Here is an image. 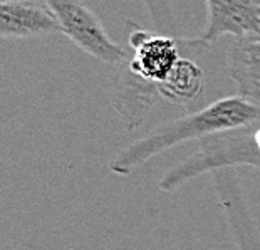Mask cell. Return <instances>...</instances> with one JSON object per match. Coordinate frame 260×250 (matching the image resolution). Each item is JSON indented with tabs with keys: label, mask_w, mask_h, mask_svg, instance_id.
Returning <instances> with one entry per match:
<instances>
[{
	"label": "cell",
	"mask_w": 260,
	"mask_h": 250,
	"mask_svg": "<svg viewBox=\"0 0 260 250\" xmlns=\"http://www.w3.org/2000/svg\"><path fill=\"white\" fill-rule=\"evenodd\" d=\"M255 123H260L258 104L247 101L242 96L222 98L195 113L154 128L146 136L121 149L109 163V168L116 175H129L148 160L178 146L180 143L202 141L203 138Z\"/></svg>",
	"instance_id": "1"
},
{
	"label": "cell",
	"mask_w": 260,
	"mask_h": 250,
	"mask_svg": "<svg viewBox=\"0 0 260 250\" xmlns=\"http://www.w3.org/2000/svg\"><path fill=\"white\" fill-rule=\"evenodd\" d=\"M243 165L260 173V123L203 138L200 148L165 171L158 185L159 190L173 192L208 171Z\"/></svg>",
	"instance_id": "2"
},
{
	"label": "cell",
	"mask_w": 260,
	"mask_h": 250,
	"mask_svg": "<svg viewBox=\"0 0 260 250\" xmlns=\"http://www.w3.org/2000/svg\"><path fill=\"white\" fill-rule=\"evenodd\" d=\"M128 41L133 49L131 57L128 59L131 76L151 84H161L167 81L180 60L175 39L135 29Z\"/></svg>",
	"instance_id": "5"
},
{
	"label": "cell",
	"mask_w": 260,
	"mask_h": 250,
	"mask_svg": "<svg viewBox=\"0 0 260 250\" xmlns=\"http://www.w3.org/2000/svg\"><path fill=\"white\" fill-rule=\"evenodd\" d=\"M68 36L81 51L106 64L119 66L129 59L128 52L108 36L103 22L84 0H42Z\"/></svg>",
	"instance_id": "3"
},
{
	"label": "cell",
	"mask_w": 260,
	"mask_h": 250,
	"mask_svg": "<svg viewBox=\"0 0 260 250\" xmlns=\"http://www.w3.org/2000/svg\"><path fill=\"white\" fill-rule=\"evenodd\" d=\"M226 71L239 96L260 106V41L235 39L226 52Z\"/></svg>",
	"instance_id": "7"
},
{
	"label": "cell",
	"mask_w": 260,
	"mask_h": 250,
	"mask_svg": "<svg viewBox=\"0 0 260 250\" xmlns=\"http://www.w3.org/2000/svg\"><path fill=\"white\" fill-rule=\"evenodd\" d=\"M258 41H260V39H258Z\"/></svg>",
	"instance_id": "9"
},
{
	"label": "cell",
	"mask_w": 260,
	"mask_h": 250,
	"mask_svg": "<svg viewBox=\"0 0 260 250\" xmlns=\"http://www.w3.org/2000/svg\"><path fill=\"white\" fill-rule=\"evenodd\" d=\"M203 71L190 59H181L176 63L170 77L158 84L159 96L170 103L186 104L197 99L203 91Z\"/></svg>",
	"instance_id": "8"
},
{
	"label": "cell",
	"mask_w": 260,
	"mask_h": 250,
	"mask_svg": "<svg viewBox=\"0 0 260 250\" xmlns=\"http://www.w3.org/2000/svg\"><path fill=\"white\" fill-rule=\"evenodd\" d=\"M207 25L190 44H210L222 36L260 39V0H205Z\"/></svg>",
	"instance_id": "4"
},
{
	"label": "cell",
	"mask_w": 260,
	"mask_h": 250,
	"mask_svg": "<svg viewBox=\"0 0 260 250\" xmlns=\"http://www.w3.org/2000/svg\"><path fill=\"white\" fill-rule=\"evenodd\" d=\"M54 32H60V25L44 4L30 0L0 2V36L4 39H30Z\"/></svg>",
	"instance_id": "6"
}]
</instances>
